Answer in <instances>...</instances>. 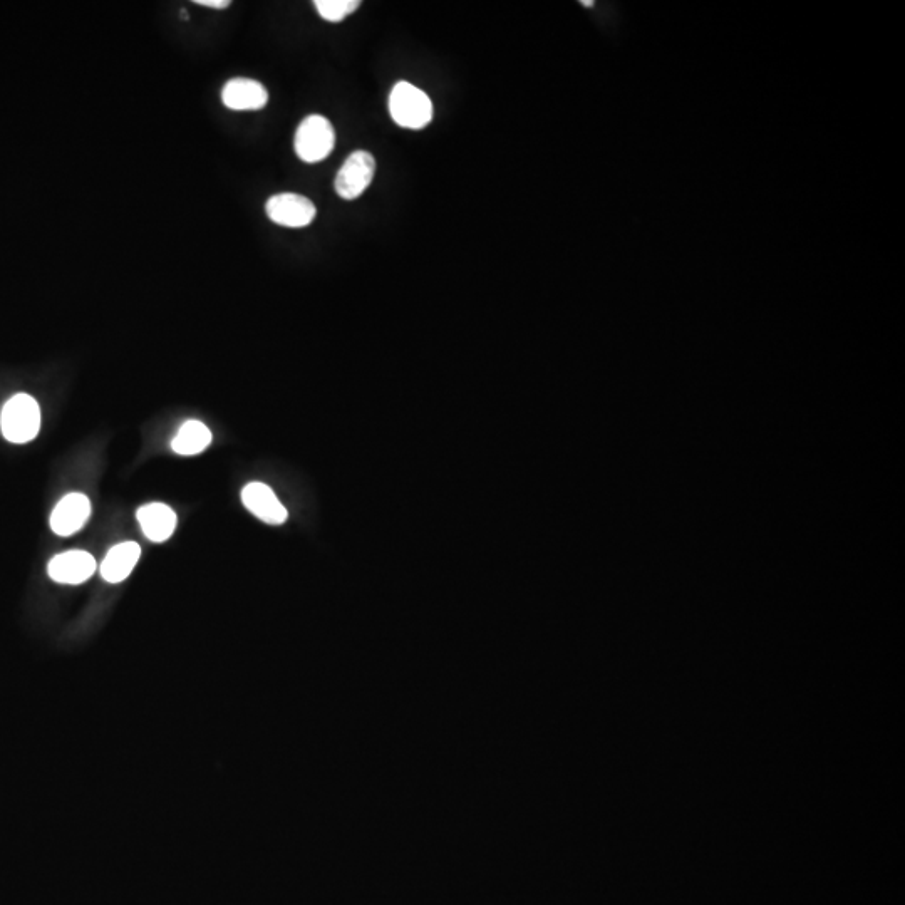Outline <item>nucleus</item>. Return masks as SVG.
<instances>
[{"label":"nucleus","instance_id":"1","mask_svg":"<svg viewBox=\"0 0 905 905\" xmlns=\"http://www.w3.org/2000/svg\"><path fill=\"white\" fill-rule=\"evenodd\" d=\"M389 113L396 125L406 130H423L433 119V103L428 94L401 81L389 96Z\"/></svg>","mask_w":905,"mask_h":905},{"label":"nucleus","instance_id":"2","mask_svg":"<svg viewBox=\"0 0 905 905\" xmlns=\"http://www.w3.org/2000/svg\"><path fill=\"white\" fill-rule=\"evenodd\" d=\"M2 435L7 441L24 445L34 440L41 430V408L29 394H16L7 401L0 416Z\"/></svg>","mask_w":905,"mask_h":905},{"label":"nucleus","instance_id":"3","mask_svg":"<svg viewBox=\"0 0 905 905\" xmlns=\"http://www.w3.org/2000/svg\"><path fill=\"white\" fill-rule=\"evenodd\" d=\"M336 146V131L331 121L321 114L307 116L295 133L294 148L300 160L319 163L331 155Z\"/></svg>","mask_w":905,"mask_h":905},{"label":"nucleus","instance_id":"4","mask_svg":"<svg viewBox=\"0 0 905 905\" xmlns=\"http://www.w3.org/2000/svg\"><path fill=\"white\" fill-rule=\"evenodd\" d=\"M376 173V160L368 151H354L337 173L336 192L344 200H356L368 190Z\"/></svg>","mask_w":905,"mask_h":905},{"label":"nucleus","instance_id":"5","mask_svg":"<svg viewBox=\"0 0 905 905\" xmlns=\"http://www.w3.org/2000/svg\"><path fill=\"white\" fill-rule=\"evenodd\" d=\"M265 212L272 222L287 228L307 227L317 215L316 205L297 193H279L270 197Z\"/></svg>","mask_w":905,"mask_h":905},{"label":"nucleus","instance_id":"6","mask_svg":"<svg viewBox=\"0 0 905 905\" xmlns=\"http://www.w3.org/2000/svg\"><path fill=\"white\" fill-rule=\"evenodd\" d=\"M96 560L83 550H71L54 557L47 565V574L59 584L79 585L93 577Z\"/></svg>","mask_w":905,"mask_h":905},{"label":"nucleus","instance_id":"7","mask_svg":"<svg viewBox=\"0 0 905 905\" xmlns=\"http://www.w3.org/2000/svg\"><path fill=\"white\" fill-rule=\"evenodd\" d=\"M91 502L83 493H69L57 503L51 515L52 532L61 537H71L88 523Z\"/></svg>","mask_w":905,"mask_h":905},{"label":"nucleus","instance_id":"8","mask_svg":"<svg viewBox=\"0 0 905 905\" xmlns=\"http://www.w3.org/2000/svg\"><path fill=\"white\" fill-rule=\"evenodd\" d=\"M222 101L232 111H259L269 103V93L255 79L233 78L223 86Z\"/></svg>","mask_w":905,"mask_h":905},{"label":"nucleus","instance_id":"9","mask_svg":"<svg viewBox=\"0 0 905 905\" xmlns=\"http://www.w3.org/2000/svg\"><path fill=\"white\" fill-rule=\"evenodd\" d=\"M242 502L252 515L269 525H282L287 520V510L265 483H249L242 490Z\"/></svg>","mask_w":905,"mask_h":905},{"label":"nucleus","instance_id":"10","mask_svg":"<svg viewBox=\"0 0 905 905\" xmlns=\"http://www.w3.org/2000/svg\"><path fill=\"white\" fill-rule=\"evenodd\" d=\"M141 530L151 542L163 543L175 533L176 513L165 503H150L136 513Z\"/></svg>","mask_w":905,"mask_h":905},{"label":"nucleus","instance_id":"11","mask_svg":"<svg viewBox=\"0 0 905 905\" xmlns=\"http://www.w3.org/2000/svg\"><path fill=\"white\" fill-rule=\"evenodd\" d=\"M141 559V547L136 542H123L109 550L101 564V577L109 584H119L130 577Z\"/></svg>","mask_w":905,"mask_h":905},{"label":"nucleus","instance_id":"12","mask_svg":"<svg viewBox=\"0 0 905 905\" xmlns=\"http://www.w3.org/2000/svg\"><path fill=\"white\" fill-rule=\"evenodd\" d=\"M212 445V431L200 421H187L181 426L175 438L171 441V448L176 455L195 456L200 455Z\"/></svg>","mask_w":905,"mask_h":905},{"label":"nucleus","instance_id":"13","mask_svg":"<svg viewBox=\"0 0 905 905\" xmlns=\"http://www.w3.org/2000/svg\"><path fill=\"white\" fill-rule=\"evenodd\" d=\"M319 16L327 22H341L361 7L359 0H316Z\"/></svg>","mask_w":905,"mask_h":905},{"label":"nucleus","instance_id":"14","mask_svg":"<svg viewBox=\"0 0 905 905\" xmlns=\"http://www.w3.org/2000/svg\"><path fill=\"white\" fill-rule=\"evenodd\" d=\"M198 6L210 7V9H227L230 0H197Z\"/></svg>","mask_w":905,"mask_h":905}]
</instances>
